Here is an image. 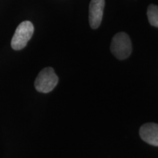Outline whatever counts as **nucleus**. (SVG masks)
<instances>
[{
	"mask_svg": "<svg viewBox=\"0 0 158 158\" xmlns=\"http://www.w3.org/2000/svg\"><path fill=\"white\" fill-rule=\"evenodd\" d=\"M110 51L118 59H127L132 52V43L130 37L124 32L114 35L110 44Z\"/></svg>",
	"mask_w": 158,
	"mask_h": 158,
	"instance_id": "obj_1",
	"label": "nucleus"
},
{
	"mask_svg": "<svg viewBox=\"0 0 158 158\" xmlns=\"http://www.w3.org/2000/svg\"><path fill=\"white\" fill-rule=\"evenodd\" d=\"M58 76L52 68H45L39 73L35 81V86L37 92L48 93L56 87L58 84Z\"/></svg>",
	"mask_w": 158,
	"mask_h": 158,
	"instance_id": "obj_2",
	"label": "nucleus"
},
{
	"mask_svg": "<svg viewBox=\"0 0 158 158\" xmlns=\"http://www.w3.org/2000/svg\"><path fill=\"white\" fill-rule=\"evenodd\" d=\"M34 33V26L30 21H23L15 29L11 40V47L15 51L25 48Z\"/></svg>",
	"mask_w": 158,
	"mask_h": 158,
	"instance_id": "obj_3",
	"label": "nucleus"
},
{
	"mask_svg": "<svg viewBox=\"0 0 158 158\" xmlns=\"http://www.w3.org/2000/svg\"><path fill=\"white\" fill-rule=\"evenodd\" d=\"M105 7V0H92L89 9V21L92 29L98 28L101 23Z\"/></svg>",
	"mask_w": 158,
	"mask_h": 158,
	"instance_id": "obj_4",
	"label": "nucleus"
},
{
	"mask_svg": "<svg viewBox=\"0 0 158 158\" xmlns=\"http://www.w3.org/2000/svg\"><path fill=\"white\" fill-rule=\"evenodd\" d=\"M140 136L150 145L158 147V124L147 123L140 128Z\"/></svg>",
	"mask_w": 158,
	"mask_h": 158,
	"instance_id": "obj_5",
	"label": "nucleus"
},
{
	"mask_svg": "<svg viewBox=\"0 0 158 158\" xmlns=\"http://www.w3.org/2000/svg\"><path fill=\"white\" fill-rule=\"evenodd\" d=\"M147 16L152 26L158 27V7L155 5H150L147 9Z\"/></svg>",
	"mask_w": 158,
	"mask_h": 158,
	"instance_id": "obj_6",
	"label": "nucleus"
}]
</instances>
